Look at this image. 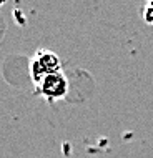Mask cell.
I'll return each instance as SVG.
<instances>
[{
    "mask_svg": "<svg viewBox=\"0 0 153 158\" xmlns=\"http://www.w3.org/2000/svg\"><path fill=\"white\" fill-rule=\"evenodd\" d=\"M28 72H30V78H32L33 85H38L47 75L62 72V60L52 50L40 48L30 58Z\"/></svg>",
    "mask_w": 153,
    "mask_h": 158,
    "instance_id": "cell-1",
    "label": "cell"
},
{
    "mask_svg": "<svg viewBox=\"0 0 153 158\" xmlns=\"http://www.w3.org/2000/svg\"><path fill=\"white\" fill-rule=\"evenodd\" d=\"M35 90L48 103H55V102L67 97V93H68V80H67L63 72H57V73L47 75L40 83L35 85Z\"/></svg>",
    "mask_w": 153,
    "mask_h": 158,
    "instance_id": "cell-2",
    "label": "cell"
},
{
    "mask_svg": "<svg viewBox=\"0 0 153 158\" xmlns=\"http://www.w3.org/2000/svg\"><path fill=\"white\" fill-rule=\"evenodd\" d=\"M142 17H143V20H145L147 23L153 25V2L145 3V7H143V12H142Z\"/></svg>",
    "mask_w": 153,
    "mask_h": 158,
    "instance_id": "cell-3",
    "label": "cell"
},
{
    "mask_svg": "<svg viewBox=\"0 0 153 158\" xmlns=\"http://www.w3.org/2000/svg\"><path fill=\"white\" fill-rule=\"evenodd\" d=\"M0 7H2V3H0Z\"/></svg>",
    "mask_w": 153,
    "mask_h": 158,
    "instance_id": "cell-4",
    "label": "cell"
}]
</instances>
